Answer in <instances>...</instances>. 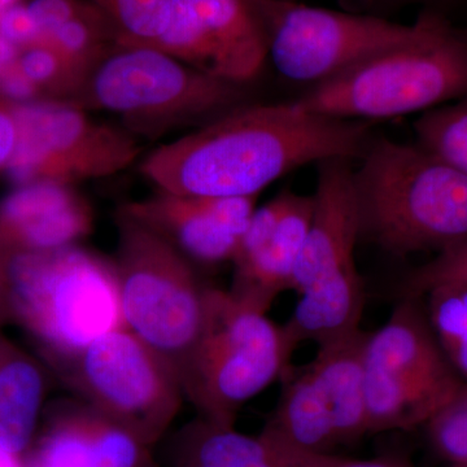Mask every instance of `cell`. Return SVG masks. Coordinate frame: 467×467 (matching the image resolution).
<instances>
[{"mask_svg": "<svg viewBox=\"0 0 467 467\" xmlns=\"http://www.w3.org/2000/svg\"><path fill=\"white\" fill-rule=\"evenodd\" d=\"M425 308L439 346L461 379L467 384V285L447 282L423 294Z\"/></svg>", "mask_w": 467, "mask_h": 467, "instance_id": "44dd1931", "label": "cell"}, {"mask_svg": "<svg viewBox=\"0 0 467 467\" xmlns=\"http://www.w3.org/2000/svg\"><path fill=\"white\" fill-rule=\"evenodd\" d=\"M26 5L46 41L55 30L92 5L88 0H26Z\"/></svg>", "mask_w": 467, "mask_h": 467, "instance_id": "83f0119b", "label": "cell"}, {"mask_svg": "<svg viewBox=\"0 0 467 467\" xmlns=\"http://www.w3.org/2000/svg\"><path fill=\"white\" fill-rule=\"evenodd\" d=\"M23 2V0H0V16L11 8L12 5H17V3Z\"/></svg>", "mask_w": 467, "mask_h": 467, "instance_id": "d590c367", "label": "cell"}, {"mask_svg": "<svg viewBox=\"0 0 467 467\" xmlns=\"http://www.w3.org/2000/svg\"><path fill=\"white\" fill-rule=\"evenodd\" d=\"M0 36L16 46L20 51L46 41L38 24L27 8L26 0L12 5L0 16Z\"/></svg>", "mask_w": 467, "mask_h": 467, "instance_id": "f1b7e54d", "label": "cell"}, {"mask_svg": "<svg viewBox=\"0 0 467 467\" xmlns=\"http://www.w3.org/2000/svg\"><path fill=\"white\" fill-rule=\"evenodd\" d=\"M247 98V85L205 75L158 48L117 45L69 103L107 110L135 137L159 140L201 128Z\"/></svg>", "mask_w": 467, "mask_h": 467, "instance_id": "5b68a950", "label": "cell"}, {"mask_svg": "<svg viewBox=\"0 0 467 467\" xmlns=\"http://www.w3.org/2000/svg\"><path fill=\"white\" fill-rule=\"evenodd\" d=\"M368 334L358 333L318 347L316 358L284 374L278 404L264 429L316 454L368 434L364 389V350Z\"/></svg>", "mask_w": 467, "mask_h": 467, "instance_id": "30bf717a", "label": "cell"}, {"mask_svg": "<svg viewBox=\"0 0 467 467\" xmlns=\"http://www.w3.org/2000/svg\"><path fill=\"white\" fill-rule=\"evenodd\" d=\"M334 467H413L408 460L398 456L378 457L371 460H349L339 461Z\"/></svg>", "mask_w": 467, "mask_h": 467, "instance_id": "1f68e13d", "label": "cell"}, {"mask_svg": "<svg viewBox=\"0 0 467 467\" xmlns=\"http://www.w3.org/2000/svg\"><path fill=\"white\" fill-rule=\"evenodd\" d=\"M373 137L365 121L313 115L292 103H247L159 147L140 171L177 195L259 196L304 165L358 160Z\"/></svg>", "mask_w": 467, "mask_h": 467, "instance_id": "6da1fadb", "label": "cell"}, {"mask_svg": "<svg viewBox=\"0 0 467 467\" xmlns=\"http://www.w3.org/2000/svg\"><path fill=\"white\" fill-rule=\"evenodd\" d=\"M14 112L17 144L5 168L17 186L54 182L75 187L121 173L142 152L130 131L98 121L69 101L14 104Z\"/></svg>", "mask_w": 467, "mask_h": 467, "instance_id": "8fae6325", "label": "cell"}, {"mask_svg": "<svg viewBox=\"0 0 467 467\" xmlns=\"http://www.w3.org/2000/svg\"><path fill=\"white\" fill-rule=\"evenodd\" d=\"M459 282L467 285V239L438 252L434 260L418 267L404 282V296L422 297L432 285Z\"/></svg>", "mask_w": 467, "mask_h": 467, "instance_id": "4316f807", "label": "cell"}, {"mask_svg": "<svg viewBox=\"0 0 467 467\" xmlns=\"http://www.w3.org/2000/svg\"><path fill=\"white\" fill-rule=\"evenodd\" d=\"M420 300L404 296L386 324L368 334L364 350L368 434L427 425L465 389Z\"/></svg>", "mask_w": 467, "mask_h": 467, "instance_id": "ba28073f", "label": "cell"}, {"mask_svg": "<svg viewBox=\"0 0 467 467\" xmlns=\"http://www.w3.org/2000/svg\"><path fill=\"white\" fill-rule=\"evenodd\" d=\"M17 67L38 91L47 90L57 95V100L72 101L86 82L85 77L48 41L21 50Z\"/></svg>", "mask_w": 467, "mask_h": 467, "instance_id": "d4e9b609", "label": "cell"}, {"mask_svg": "<svg viewBox=\"0 0 467 467\" xmlns=\"http://www.w3.org/2000/svg\"><path fill=\"white\" fill-rule=\"evenodd\" d=\"M216 78L250 85L267 60L259 0H173L155 47Z\"/></svg>", "mask_w": 467, "mask_h": 467, "instance_id": "4fadbf2b", "label": "cell"}, {"mask_svg": "<svg viewBox=\"0 0 467 467\" xmlns=\"http://www.w3.org/2000/svg\"><path fill=\"white\" fill-rule=\"evenodd\" d=\"M0 467H27L26 456L15 453L0 445Z\"/></svg>", "mask_w": 467, "mask_h": 467, "instance_id": "e575fe53", "label": "cell"}, {"mask_svg": "<svg viewBox=\"0 0 467 467\" xmlns=\"http://www.w3.org/2000/svg\"><path fill=\"white\" fill-rule=\"evenodd\" d=\"M267 32V58L294 84L310 88L371 55L404 42L414 24L313 7L292 0H259Z\"/></svg>", "mask_w": 467, "mask_h": 467, "instance_id": "7c38bea8", "label": "cell"}, {"mask_svg": "<svg viewBox=\"0 0 467 467\" xmlns=\"http://www.w3.org/2000/svg\"><path fill=\"white\" fill-rule=\"evenodd\" d=\"M466 33H467V30H466Z\"/></svg>", "mask_w": 467, "mask_h": 467, "instance_id": "f35d334b", "label": "cell"}, {"mask_svg": "<svg viewBox=\"0 0 467 467\" xmlns=\"http://www.w3.org/2000/svg\"><path fill=\"white\" fill-rule=\"evenodd\" d=\"M45 370L0 330V445L26 456L45 411Z\"/></svg>", "mask_w": 467, "mask_h": 467, "instance_id": "ffe728a7", "label": "cell"}, {"mask_svg": "<svg viewBox=\"0 0 467 467\" xmlns=\"http://www.w3.org/2000/svg\"><path fill=\"white\" fill-rule=\"evenodd\" d=\"M117 254L125 327L182 373L201 337L207 290L196 266L164 239L116 214Z\"/></svg>", "mask_w": 467, "mask_h": 467, "instance_id": "52a82bcc", "label": "cell"}, {"mask_svg": "<svg viewBox=\"0 0 467 467\" xmlns=\"http://www.w3.org/2000/svg\"><path fill=\"white\" fill-rule=\"evenodd\" d=\"M119 213L164 239L193 265L232 263L239 238L221 225L202 198L156 189L147 198L126 202Z\"/></svg>", "mask_w": 467, "mask_h": 467, "instance_id": "d6986e66", "label": "cell"}, {"mask_svg": "<svg viewBox=\"0 0 467 467\" xmlns=\"http://www.w3.org/2000/svg\"><path fill=\"white\" fill-rule=\"evenodd\" d=\"M36 92H39L38 88L18 69L17 63L0 76V94L15 104L34 101Z\"/></svg>", "mask_w": 467, "mask_h": 467, "instance_id": "f546056e", "label": "cell"}, {"mask_svg": "<svg viewBox=\"0 0 467 467\" xmlns=\"http://www.w3.org/2000/svg\"><path fill=\"white\" fill-rule=\"evenodd\" d=\"M8 316L48 364L125 327L115 261L78 244L8 254Z\"/></svg>", "mask_w": 467, "mask_h": 467, "instance_id": "277c9868", "label": "cell"}, {"mask_svg": "<svg viewBox=\"0 0 467 467\" xmlns=\"http://www.w3.org/2000/svg\"><path fill=\"white\" fill-rule=\"evenodd\" d=\"M414 131L420 147L467 175V97L422 113Z\"/></svg>", "mask_w": 467, "mask_h": 467, "instance_id": "cb8c5ba5", "label": "cell"}, {"mask_svg": "<svg viewBox=\"0 0 467 467\" xmlns=\"http://www.w3.org/2000/svg\"><path fill=\"white\" fill-rule=\"evenodd\" d=\"M169 457L171 467H334L342 460L297 450L265 429L247 435L199 417L174 435Z\"/></svg>", "mask_w": 467, "mask_h": 467, "instance_id": "ac0fdd59", "label": "cell"}, {"mask_svg": "<svg viewBox=\"0 0 467 467\" xmlns=\"http://www.w3.org/2000/svg\"><path fill=\"white\" fill-rule=\"evenodd\" d=\"M17 122L14 104L0 101V168L7 167L17 144Z\"/></svg>", "mask_w": 467, "mask_h": 467, "instance_id": "4dcf8cb0", "label": "cell"}, {"mask_svg": "<svg viewBox=\"0 0 467 467\" xmlns=\"http://www.w3.org/2000/svg\"><path fill=\"white\" fill-rule=\"evenodd\" d=\"M77 399L153 447L184 400L174 368L126 327L52 365Z\"/></svg>", "mask_w": 467, "mask_h": 467, "instance_id": "9c48e42d", "label": "cell"}, {"mask_svg": "<svg viewBox=\"0 0 467 467\" xmlns=\"http://www.w3.org/2000/svg\"><path fill=\"white\" fill-rule=\"evenodd\" d=\"M426 426L439 456L451 465L467 466V398L463 391Z\"/></svg>", "mask_w": 467, "mask_h": 467, "instance_id": "484cf974", "label": "cell"}, {"mask_svg": "<svg viewBox=\"0 0 467 467\" xmlns=\"http://www.w3.org/2000/svg\"><path fill=\"white\" fill-rule=\"evenodd\" d=\"M313 214V195L284 192L256 208L232 264L230 294L266 313L278 295L291 290L292 276Z\"/></svg>", "mask_w": 467, "mask_h": 467, "instance_id": "9a60e30c", "label": "cell"}, {"mask_svg": "<svg viewBox=\"0 0 467 467\" xmlns=\"http://www.w3.org/2000/svg\"><path fill=\"white\" fill-rule=\"evenodd\" d=\"M467 97V33L425 12L404 42L371 55L292 101L297 109L348 121L427 112Z\"/></svg>", "mask_w": 467, "mask_h": 467, "instance_id": "3957f363", "label": "cell"}, {"mask_svg": "<svg viewBox=\"0 0 467 467\" xmlns=\"http://www.w3.org/2000/svg\"><path fill=\"white\" fill-rule=\"evenodd\" d=\"M463 393H465V396L467 398V384H466L465 389H463Z\"/></svg>", "mask_w": 467, "mask_h": 467, "instance_id": "8d00e7d4", "label": "cell"}, {"mask_svg": "<svg viewBox=\"0 0 467 467\" xmlns=\"http://www.w3.org/2000/svg\"><path fill=\"white\" fill-rule=\"evenodd\" d=\"M26 462L27 467H160L150 445L77 398L43 411Z\"/></svg>", "mask_w": 467, "mask_h": 467, "instance_id": "2e32d148", "label": "cell"}, {"mask_svg": "<svg viewBox=\"0 0 467 467\" xmlns=\"http://www.w3.org/2000/svg\"><path fill=\"white\" fill-rule=\"evenodd\" d=\"M109 21L119 46L155 47L173 0H88Z\"/></svg>", "mask_w": 467, "mask_h": 467, "instance_id": "603a6c76", "label": "cell"}, {"mask_svg": "<svg viewBox=\"0 0 467 467\" xmlns=\"http://www.w3.org/2000/svg\"><path fill=\"white\" fill-rule=\"evenodd\" d=\"M291 356L282 326L208 285L204 326L181 373L184 400L202 420L235 426L243 405L284 377Z\"/></svg>", "mask_w": 467, "mask_h": 467, "instance_id": "8992f818", "label": "cell"}, {"mask_svg": "<svg viewBox=\"0 0 467 467\" xmlns=\"http://www.w3.org/2000/svg\"><path fill=\"white\" fill-rule=\"evenodd\" d=\"M451 467H467V466H457V465H451Z\"/></svg>", "mask_w": 467, "mask_h": 467, "instance_id": "74e56055", "label": "cell"}, {"mask_svg": "<svg viewBox=\"0 0 467 467\" xmlns=\"http://www.w3.org/2000/svg\"><path fill=\"white\" fill-rule=\"evenodd\" d=\"M313 214L291 290L362 292L364 281L355 261L361 239L353 160L335 158L318 162Z\"/></svg>", "mask_w": 467, "mask_h": 467, "instance_id": "5bb4252c", "label": "cell"}, {"mask_svg": "<svg viewBox=\"0 0 467 467\" xmlns=\"http://www.w3.org/2000/svg\"><path fill=\"white\" fill-rule=\"evenodd\" d=\"M8 254L0 250V325L8 316Z\"/></svg>", "mask_w": 467, "mask_h": 467, "instance_id": "d6a6232c", "label": "cell"}, {"mask_svg": "<svg viewBox=\"0 0 467 467\" xmlns=\"http://www.w3.org/2000/svg\"><path fill=\"white\" fill-rule=\"evenodd\" d=\"M20 50L7 39L0 36V76L16 66Z\"/></svg>", "mask_w": 467, "mask_h": 467, "instance_id": "836d02e7", "label": "cell"}, {"mask_svg": "<svg viewBox=\"0 0 467 467\" xmlns=\"http://www.w3.org/2000/svg\"><path fill=\"white\" fill-rule=\"evenodd\" d=\"M92 227L91 205L67 184H21L0 202V250L7 254L70 247Z\"/></svg>", "mask_w": 467, "mask_h": 467, "instance_id": "e0dca14e", "label": "cell"}, {"mask_svg": "<svg viewBox=\"0 0 467 467\" xmlns=\"http://www.w3.org/2000/svg\"><path fill=\"white\" fill-rule=\"evenodd\" d=\"M355 169L359 234L393 256L467 239V175L420 144L371 138Z\"/></svg>", "mask_w": 467, "mask_h": 467, "instance_id": "7a4b0ae2", "label": "cell"}, {"mask_svg": "<svg viewBox=\"0 0 467 467\" xmlns=\"http://www.w3.org/2000/svg\"><path fill=\"white\" fill-rule=\"evenodd\" d=\"M47 41L85 77L86 81L117 46L112 27L94 5L55 30Z\"/></svg>", "mask_w": 467, "mask_h": 467, "instance_id": "7402d4cb", "label": "cell"}]
</instances>
